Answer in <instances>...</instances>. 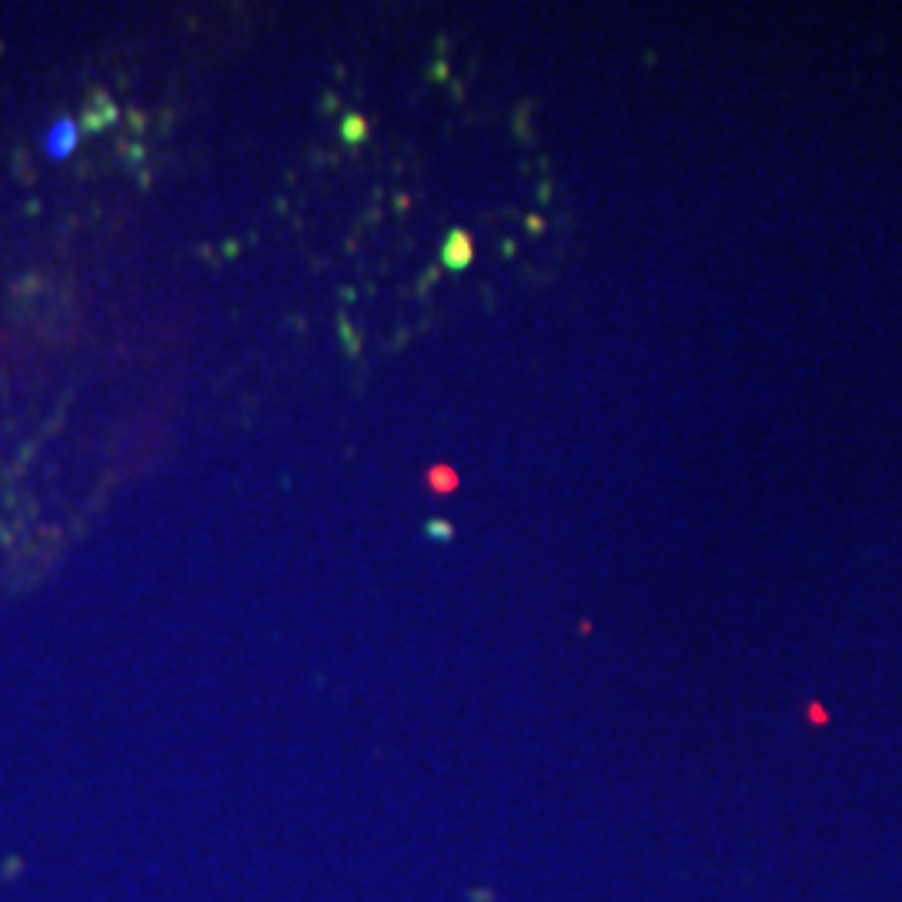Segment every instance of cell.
I'll list each match as a JSON object with an SVG mask.
<instances>
[{
  "mask_svg": "<svg viewBox=\"0 0 902 902\" xmlns=\"http://www.w3.org/2000/svg\"><path fill=\"white\" fill-rule=\"evenodd\" d=\"M428 485L435 488V491L448 495V491H455V488H459V478H455V472H451V468H444V465H435V468L428 472Z\"/></svg>",
  "mask_w": 902,
  "mask_h": 902,
  "instance_id": "obj_3",
  "label": "cell"
},
{
  "mask_svg": "<svg viewBox=\"0 0 902 902\" xmlns=\"http://www.w3.org/2000/svg\"><path fill=\"white\" fill-rule=\"evenodd\" d=\"M431 535H442V539H448V535H451V528L438 525V522H431Z\"/></svg>",
  "mask_w": 902,
  "mask_h": 902,
  "instance_id": "obj_5",
  "label": "cell"
},
{
  "mask_svg": "<svg viewBox=\"0 0 902 902\" xmlns=\"http://www.w3.org/2000/svg\"><path fill=\"white\" fill-rule=\"evenodd\" d=\"M44 148H47L51 157H68L77 148V124L70 117H57L51 131H47V138H44Z\"/></svg>",
  "mask_w": 902,
  "mask_h": 902,
  "instance_id": "obj_1",
  "label": "cell"
},
{
  "mask_svg": "<svg viewBox=\"0 0 902 902\" xmlns=\"http://www.w3.org/2000/svg\"><path fill=\"white\" fill-rule=\"evenodd\" d=\"M341 138H345L347 144H358V140H364V121H361V117H347L345 127H341Z\"/></svg>",
  "mask_w": 902,
  "mask_h": 902,
  "instance_id": "obj_4",
  "label": "cell"
},
{
  "mask_svg": "<svg viewBox=\"0 0 902 902\" xmlns=\"http://www.w3.org/2000/svg\"><path fill=\"white\" fill-rule=\"evenodd\" d=\"M442 264L444 267H451V271L468 267V264H472V237L455 227V231L448 235V241H444V248H442Z\"/></svg>",
  "mask_w": 902,
  "mask_h": 902,
  "instance_id": "obj_2",
  "label": "cell"
}]
</instances>
